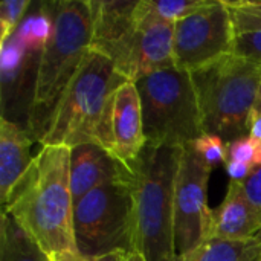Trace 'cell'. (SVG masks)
Returning a JSON list of instances; mask_svg holds the SVG:
<instances>
[{
    "label": "cell",
    "instance_id": "3957f363",
    "mask_svg": "<svg viewBox=\"0 0 261 261\" xmlns=\"http://www.w3.org/2000/svg\"><path fill=\"white\" fill-rule=\"evenodd\" d=\"M92 44V15L87 0L54 3L52 35L41 52L28 132L41 141L49 121Z\"/></svg>",
    "mask_w": 261,
    "mask_h": 261
},
{
    "label": "cell",
    "instance_id": "9c48e42d",
    "mask_svg": "<svg viewBox=\"0 0 261 261\" xmlns=\"http://www.w3.org/2000/svg\"><path fill=\"white\" fill-rule=\"evenodd\" d=\"M236 37L231 9L223 0H214L205 9L176 21L174 66L191 72L229 55Z\"/></svg>",
    "mask_w": 261,
    "mask_h": 261
},
{
    "label": "cell",
    "instance_id": "d6986e66",
    "mask_svg": "<svg viewBox=\"0 0 261 261\" xmlns=\"http://www.w3.org/2000/svg\"><path fill=\"white\" fill-rule=\"evenodd\" d=\"M54 29V3H40L18 26L14 38L29 54H41Z\"/></svg>",
    "mask_w": 261,
    "mask_h": 261
},
{
    "label": "cell",
    "instance_id": "7402d4cb",
    "mask_svg": "<svg viewBox=\"0 0 261 261\" xmlns=\"http://www.w3.org/2000/svg\"><path fill=\"white\" fill-rule=\"evenodd\" d=\"M231 9L237 34L261 31V2H225Z\"/></svg>",
    "mask_w": 261,
    "mask_h": 261
},
{
    "label": "cell",
    "instance_id": "52a82bcc",
    "mask_svg": "<svg viewBox=\"0 0 261 261\" xmlns=\"http://www.w3.org/2000/svg\"><path fill=\"white\" fill-rule=\"evenodd\" d=\"M132 179L104 184L73 203V231L78 252L98 257L112 251L133 252Z\"/></svg>",
    "mask_w": 261,
    "mask_h": 261
},
{
    "label": "cell",
    "instance_id": "277c9868",
    "mask_svg": "<svg viewBox=\"0 0 261 261\" xmlns=\"http://www.w3.org/2000/svg\"><path fill=\"white\" fill-rule=\"evenodd\" d=\"M190 73L203 133L219 136L226 144L249 136L261 86V63L229 54Z\"/></svg>",
    "mask_w": 261,
    "mask_h": 261
},
{
    "label": "cell",
    "instance_id": "8992f818",
    "mask_svg": "<svg viewBox=\"0 0 261 261\" xmlns=\"http://www.w3.org/2000/svg\"><path fill=\"white\" fill-rule=\"evenodd\" d=\"M135 84L147 144L184 148L203 135L197 93L188 70L171 67Z\"/></svg>",
    "mask_w": 261,
    "mask_h": 261
},
{
    "label": "cell",
    "instance_id": "f546056e",
    "mask_svg": "<svg viewBox=\"0 0 261 261\" xmlns=\"http://www.w3.org/2000/svg\"><path fill=\"white\" fill-rule=\"evenodd\" d=\"M249 136L254 138V139H258L261 141V115L255 118V121L252 122L251 125V132H249Z\"/></svg>",
    "mask_w": 261,
    "mask_h": 261
},
{
    "label": "cell",
    "instance_id": "cb8c5ba5",
    "mask_svg": "<svg viewBox=\"0 0 261 261\" xmlns=\"http://www.w3.org/2000/svg\"><path fill=\"white\" fill-rule=\"evenodd\" d=\"M193 145L211 168L226 162V142L222 138L203 133Z\"/></svg>",
    "mask_w": 261,
    "mask_h": 261
},
{
    "label": "cell",
    "instance_id": "d4e9b609",
    "mask_svg": "<svg viewBox=\"0 0 261 261\" xmlns=\"http://www.w3.org/2000/svg\"><path fill=\"white\" fill-rule=\"evenodd\" d=\"M232 54L261 63V31L237 34Z\"/></svg>",
    "mask_w": 261,
    "mask_h": 261
},
{
    "label": "cell",
    "instance_id": "484cf974",
    "mask_svg": "<svg viewBox=\"0 0 261 261\" xmlns=\"http://www.w3.org/2000/svg\"><path fill=\"white\" fill-rule=\"evenodd\" d=\"M226 171L234 182H245L246 179L251 177V174L255 171V168L246 162H239V161H226L225 164Z\"/></svg>",
    "mask_w": 261,
    "mask_h": 261
},
{
    "label": "cell",
    "instance_id": "ffe728a7",
    "mask_svg": "<svg viewBox=\"0 0 261 261\" xmlns=\"http://www.w3.org/2000/svg\"><path fill=\"white\" fill-rule=\"evenodd\" d=\"M214 0H147L148 8L168 21H177L210 6Z\"/></svg>",
    "mask_w": 261,
    "mask_h": 261
},
{
    "label": "cell",
    "instance_id": "2e32d148",
    "mask_svg": "<svg viewBox=\"0 0 261 261\" xmlns=\"http://www.w3.org/2000/svg\"><path fill=\"white\" fill-rule=\"evenodd\" d=\"M92 15V50L106 55L135 26L136 2L87 0Z\"/></svg>",
    "mask_w": 261,
    "mask_h": 261
},
{
    "label": "cell",
    "instance_id": "ac0fdd59",
    "mask_svg": "<svg viewBox=\"0 0 261 261\" xmlns=\"http://www.w3.org/2000/svg\"><path fill=\"white\" fill-rule=\"evenodd\" d=\"M0 261H47L41 248L8 214H2Z\"/></svg>",
    "mask_w": 261,
    "mask_h": 261
},
{
    "label": "cell",
    "instance_id": "4316f807",
    "mask_svg": "<svg viewBox=\"0 0 261 261\" xmlns=\"http://www.w3.org/2000/svg\"><path fill=\"white\" fill-rule=\"evenodd\" d=\"M245 190L248 193V196L251 197L252 202H255L261 208V168L255 170L249 179H246L245 182Z\"/></svg>",
    "mask_w": 261,
    "mask_h": 261
},
{
    "label": "cell",
    "instance_id": "9a60e30c",
    "mask_svg": "<svg viewBox=\"0 0 261 261\" xmlns=\"http://www.w3.org/2000/svg\"><path fill=\"white\" fill-rule=\"evenodd\" d=\"M34 138L31 133L8 121H0V200L2 206L8 202V197L18 180L24 176L31 167L34 158H31V145Z\"/></svg>",
    "mask_w": 261,
    "mask_h": 261
},
{
    "label": "cell",
    "instance_id": "1f68e13d",
    "mask_svg": "<svg viewBox=\"0 0 261 261\" xmlns=\"http://www.w3.org/2000/svg\"><path fill=\"white\" fill-rule=\"evenodd\" d=\"M127 261H147V258H145L142 254H139V252L133 251V252H128Z\"/></svg>",
    "mask_w": 261,
    "mask_h": 261
},
{
    "label": "cell",
    "instance_id": "f1b7e54d",
    "mask_svg": "<svg viewBox=\"0 0 261 261\" xmlns=\"http://www.w3.org/2000/svg\"><path fill=\"white\" fill-rule=\"evenodd\" d=\"M127 257H128V252L119 249V251H112V252L104 254V255L87 258V261H127Z\"/></svg>",
    "mask_w": 261,
    "mask_h": 261
},
{
    "label": "cell",
    "instance_id": "8fae6325",
    "mask_svg": "<svg viewBox=\"0 0 261 261\" xmlns=\"http://www.w3.org/2000/svg\"><path fill=\"white\" fill-rule=\"evenodd\" d=\"M95 142L132 171L147 144L141 98L135 83L124 81L112 90L99 118Z\"/></svg>",
    "mask_w": 261,
    "mask_h": 261
},
{
    "label": "cell",
    "instance_id": "5b68a950",
    "mask_svg": "<svg viewBox=\"0 0 261 261\" xmlns=\"http://www.w3.org/2000/svg\"><path fill=\"white\" fill-rule=\"evenodd\" d=\"M122 78L110 58L98 50H89L80 69L64 90L43 135L41 147L61 145L73 148L95 142L104 104Z\"/></svg>",
    "mask_w": 261,
    "mask_h": 261
},
{
    "label": "cell",
    "instance_id": "ba28073f",
    "mask_svg": "<svg viewBox=\"0 0 261 261\" xmlns=\"http://www.w3.org/2000/svg\"><path fill=\"white\" fill-rule=\"evenodd\" d=\"M174 21L156 15L147 0H138L133 29L106 57L130 83L174 66Z\"/></svg>",
    "mask_w": 261,
    "mask_h": 261
},
{
    "label": "cell",
    "instance_id": "603a6c76",
    "mask_svg": "<svg viewBox=\"0 0 261 261\" xmlns=\"http://www.w3.org/2000/svg\"><path fill=\"white\" fill-rule=\"evenodd\" d=\"M226 161H239L261 168V141L251 136L236 139L226 144ZM226 164V162H225Z\"/></svg>",
    "mask_w": 261,
    "mask_h": 261
},
{
    "label": "cell",
    "instance_id": "7c38bea8",
    "mask_svg": "<svg viewBox=\"0 0 261 261\" xmlns=\"http://www.w3.org/2000/svg\"><path fill=\"white\" fill-rule=\"evenodd\" d=\"M261 232V208L251 200L243 182L231 180L225 200L210 208L205 242L211 239L246 240Z\"/></svg>",
    "mask_w": 261,
    "mask_h": 261
},
{
    "label": "cell",
    "instance_id": "4fadbf2b",
    "mask_svg": "<svg viewBox=\"0 0 261 261\" xmlns=\"http://www.w3.org/2000/svg\"><path fill=\"white\" fill-rule=\"evenodd\" d=\"M69 177L72 199L75 203L104 184L130 179L132 171L99 144L89 142L70 148Z\"/></svg>",
    "mask_w": 261,
    "mask_h": 261
},
{
    "label": "cell",
    "instance_id": "44dd1931",
    "mask_svg": "<svg viewBox=\"0 0 261 261\" xmlns=\"http://www.w3.org/2000/svg\"><path fill=\"white\" fill-rule=\"evenodd\" d=\"M29 6H32L29 0H3L0 3V46L14 37L18 26L24 20L23 17Z\"/></svg>",
    "mask_w": 261,
    "mask_h": 261
},
{
    "label": "cell",
    "instance_id": "5bb4252c",
    "mask_svg": "<svg viewBox=\"0 0 261 261\" xmlns=\"http://www.w3.org/2000/svg\"><path fill=\"white\" fill-rule=\"evenodd\" d=\"M0 75H2V107L11 99V107L20 106V95L23 92L34 102L37 73L41 54L26 52L20 43L12 37L8 43L0 46Z\"/></svg>",
    "mask_w": 261,
    "mask_h": 261
},
{
    "label": "cell",
    "instance_id": "6da1fadb",
    "mask_svg": "<svg viewBox=\"0 0 261 261\" xmlns=\"http://www.w3.org/2000/svg\"><path fill=\"white\" fill-rule=\"evenodd\" d=\"M69 164L70 148L41 147L2 206L46 255L78 251Z\"/></svg>",
    "mask_w": 261,
    "mask_h": 261
},
{
    "label": "cell",
    "instance_id": "4dcf8cb0",
    "mask_svg": "<svg viewBox=\"0 0 261 261\" xmlns=\"http://www.w3.org/2000/svg\"><path fill=\"white\" fill-rule=\"evenodd\" d=\"M261 115V86L260 90H258V95H257V99H255V106H254V112H252V122L255 121L257 116Z\"/></svg>",
    "mask_w": 261,
    "mask_h": 261
},
{
    "label": "cell",
    "instance_id": "83f0119b",
    "mask_svg": "<svg viewBox=\"0 0 261 261\" xmlns=\"http://www.w3.org/2000/svg\"><path fill=\"white\" fill-rule=\"evenodd\" d=\"M47 261H87L78 251H67V252H58L47 255Z\"/></svg>",
    "mask_w": 261,
    "mask_h": 261
},
{
    "label": "cell",
    "instance_id": "e0dca14e",
    "mask_svg": "<svg viewBox=\"0 0 261 261\" xmlns=\"http://www.w3.org/2000/svg\"><path fill=\"white\" fill-rule=\"evenodd\" d=\"M174 261H261V232L246 240L211 239Z\"/></svg>",
    "mask_w": 261,
    "mask_h": 261
},
{
    "label": "cell",
    "instance_id": "7a4b0ae2",
    "mask_svg": "<svg viewBox=\"0 0 261 261\" xmlns=\"http://www.w3.org/2000/svg\"><path fill=\"white\" fill-rule=\"evenodd\" d=\"M182 150L145 144L132 168L133 251L147 261H174V193Z\"/></svg>",
    "mask_w": 261,
    "mask_h": 261
},
{
    "label": "cell",
    "instance_id": "30bf717a",
    "mask_svg": "<svg viewBox=\"0 0 261 261\" xmlns=\"http://www.w3.org/2000/svg\"><path fill=\"white\" fill-rule=\"evenodd\" d=\"M213 168L193 144L184 147L174 193V246L176 257L185 255L205 242L210 208L206 190Z\"/></svg>",
    "mask_w": 261,
    "mask_h": 261
}]
</instances>
